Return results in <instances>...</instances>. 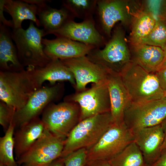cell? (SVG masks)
<instances>
[{
	"instance_id": "obj_41",
	"label": "cell",
	"mask_w": 166,
	"mask_h": 166,
	"mask_svg": "<svg viewBox=\"0 0 166 166\" xmlns=\"http://www.w3.org/2000/svg\"><path fill=\"white\" fill-rule=\"evenodd\" d=\"M0 166H6L4 164L0 163Z\"/></svg>"
},
{
	"instance_id": "obj_26",
	"label": "cell",
	"mask_w": 166,
	"mask_h": 166,
	"mask_svg": "<svg viewBox=\"0 0 166 166\" xmlns=\"http://www.w3.org/2000/svg\"><path fill=\"white\" fill-rule=\"evenodd\" d=\"M97 1L95 0H65L62 1V5L74 18L84 20L93 18Z\"/></svg>"
},
{
	"instance_id": "obj_21",
	"label": "cell",
	"mask_w": 166,
	"mask_h": 166,
	"mask_svg": "<svg viewBox=\"0 0 166 166\" xmlns=\"http://www.w3.org/2000/svg\"><path fill=\"white\" fill-rule=\"evenodd\" d=\"M134 5H130L131 16V31L129 42L131 45L140 43L153 29L156 18L152 13L149 10Z\"/></svg>"
},
{
	"instance_id": "obj_36",
	"label": "cell",
	"mask_w": 166,
	"mask_h": 166,
	"mask_svg": "<svg viewBox=\"0 0 166 166\" xmlns=\"http://www.w3.org/2000/svg\"><path fill=\"white\" fill-rule=\"evenodd\" d=\"M49 166H65L64 158L59 157L54 160Z\"/></svg>"
},
{
	"instance_id": "obj_19",
	"label": "cell",
	"mask_w": 166,
	"mask_h": 166,
	"mask_svg": "<svg viewBox=\"0 0 166 166\" xmlns=\"http://www.w3.org/2000/svg\"><path fill=\"white\" fill-rule=\"evenodd\" d=\"M45 129L43 122L38 117L18 127L14 131V154L16 161L31 148Z\"/></svg>"
},
{
	"instance_id": "obj_10",
	"label": "cell",
	"mask_w": 166,
	"mask_h": 166,
	"mask_svg": "<svg viewBox=\"0 0 166 166\" xmlns=\"http://www.w3.org/2000/svg\"><path fill=\"white\" fill-rule=\"evenodd\" d=\"M64 101L74 102L79 105L80 121L110 112V101L106 81L93 84L89 89L66 96Z\"/></svg>"
},
{
	"instance_id": "obj_3",
	"label": "cell",
	"mask_w": 166,
	"mask_h": 166,
	"mask_svg": "<svg viewBox=\"0 0 166 166\" xmlns=\"http://www.w3.org/2000/svg\"><path fill=\"white\" fill-rule=\"evenodd\" d=\"M120 74L132 102L142 103L164 98L155 73H149L131 62Z\"/></svg>"
},
{
	"instance_id": "obj_38",
	"label": "cell",
	"mask_w": 166,
	"mask_h": 166,
	"mask_svg": "<svg viewBox=\"0 0 166 166\" xmlns=\"http://www.w3.org/2000/svg\"><path fill=\"white\" fill-rule=\"evenodd\" d=\"M161 11V17H162L166 14V0L164 2L162 6Z\"/></svg>"
},
{
	"instance_id": "obj_33",
	"label": "cell",
	"mask_w": 166,
	"mask_h": 166,
	"mask_svg": "<svg viewBox=\"0 0 166 166\" xmlns=\"http://www.w3.org/2000/svg\"><path fill=\"white\" fill-rule=\"evenodd\" d=\"M151 166H166V149L162 150L159 158Z\"/></svg>"
},
{
	"instance_id": "obj_1",
	"label": "cell",
	"mask_w": 166,
	"mask_h": 166,
	"mask_svg": "<svg viewBox=\"0 0 166 166\" xmlns=\"http://www.w3.org/2000/svg\"><path fill=\"white\" fill-rule=\"evenodd\" d=\"M113 123L110 112L80 121L64 140L60 157L64 158L79 149L90 148L98 141Z\"/></svg>"
},
{
	"instance_id": "obj_22",
	"label": "cell",
	"mask_w": 166,
	"mask_h": 166,
	"mask_svg": "<svg viewBox=\"0 0 166 166\" xmlns=\"http://www.w3.org/2000/svg\"><path fill=\"white\" fill-rule=\"evenodd\" d=\"M9 27L0 23V71H21L24 68L19 61Z\"/></svg>"
},
{
	"instance_id": "obj_12",
	"label": "cell",
	"mask_w": 166,
	"mask_h": 166,
	"mask_svg": "<svg viewBox=\"0 0 166 166\" xmlns=\"http://www.w3.org/2000/svg\"><path fill=\"white\" fill-rule=\"evenodd\" d=\"M95 12L99 26L98 31L102 35L103 33L110 38L117 22H121L124 25L131 23L130 3L128 1L97 0Z\"/></svg>"
},
{
	"instance_id": "obj_18",
	"label": "cell",
	"mask_w": 166,
	"mask_h": 166,
	"mask_svg": "<svg viewBox=\"0 0 166 166\" xmlns=\"http://www.w3.org/2000/svg\"><path fill=\"white\" fill-rule=\"evenodd\" d=\"M131 61L146 71L155 73L160 67L165 52L161 48L148 45H131Z\"/></svg>"
},
{
	"instance_id": "obj_39",
	"label": "cell",
	"mask_w": 166,
	"mask_h": 166,
	"mask_svg": "<svg viewBox=\"0 0 166 166\" xmlns=\"http://www.w3.org/2000/svg\"><path fill=\"white\" fill-rule=\"evenodd\" d=\"M165 57H164V60L163 61V62L160 68L162 67L166 66V50L165 51Z\"/></svg>"
},
{
	"instance_id": "obj_35",
	"label": "cell",
	"mask_w": 166,
	"mask_h": 166,
	"mask_svg": "<svg viewBox=\"0 0 166 166\" xmlns=\"http://www.w3.org/2000/svg\"><path fill=\"white\" fill-rule=\"evenodd\" d=\"M23 1L30 4L35 5L38 7L44 4L47 3L49 2H50V1L45 0H23Z\"/></svg>"
},
{
	"instance_id": "obj_32",
	"label": "cell",
	"mask_w": 166,
	"mask_h": 166,
	"mask_svg": "<svg viewBox=\"0 0 166 166\" xmlns=\"http://www.w3.org/2000/svg\"><path fill=\"white\" fill-rule=\"evenodd\" d=\"M5 0H0V23L4 25L12 28L13 24L12 20H7L4 17L3 12Z\"/></svg>"
},
{
	"instance_id": "obj_40",
	"label": "cell",
	"mask_w": 166,
	"mask_h": 166,
	"mask_svg": "<svg viewBox=\"0 0 166 166\" xmlns=\"http://www.w3.org/2000/svg\"><path fill=\"white\" fill-rule=\"evenodd\" d=\"M160 17L166 22V14Z\"/></svg>"
},
{
	"instance_id": "obj_28",
	"label": "cell",
	"mask_w": 166,
	"mask_h": 166,
	"mask_svg": "<svg viewBox=\"0 0 166 166\" xmlns=\"http://www.w3.org/2000/svg\"><path fill=\"white\" fill-rule=\"evenodd\" d=\"M161 48L166 50V22L161 17L156 18L155 25L140 43Z\"/></svg>"
},
{
	"instance_id": "obj_14",
	"label": "cell",
	"mask_w": 166,
	"mask_h": 166,
	"mask_svg": "<svg viewBox=\"0 0 166 166\" xmlns=\"http://www.w3.org/2000/svg\"><path fill=\"white\" fill-rule=\"evenodd\" d=\"M53 34L57 37H63L97 48L105 45L104 37L95 26L93 18L77 22L71 20L59 29L45 33V36Z\"/></svg>"
},
{
	"instance_id": "obj_42",
	"label": "cell",
	"mask_w": 166,
	"mask_h": 166,
	"mask_svg": "<svg viewBox=\"0 0 166 166\" xmlns=\"http://www.w3.org/2000/svg\"><path fill=\"white\" fill-rule=\"evenodd\" d=\"M143 166H151V165H148L146 164H144V165H143Z\"/></svg>"
},
{
	"instance_id": "obj_16",
	"label": "cell",
	"mask_w": 166,
	"mask_h": 166,
	"mask_svg": "<svg viewBox=\"0 0 166 166\" xmlns=\"http://www.w3.org/2000/svg\"><path fill=\"white\" fill-rule=\"evenodd\" d=\"M44 51L51 60H62L86 56L96 47L63 37L42 38Z\"/></svg>"
},
{
	"instance_id": "obj_37",
	"label": "cell",
	"mask_w": 166,
	"mask_h": 166,
	"mask_svg": "<svg viewBox=\"0 0 166 166\" xmlns=\"http://www.w3.org/2000/svg\"><path fill=\"white\" fill-rule=\"evenodd\" d=\"M161 125L164 134V139L162 145L161 150L166 149V118L161 123Z\"/></svg>"
},
{
	"instance_id": "obj_25",
	"label": "cell",
	"mask_w": 166,
	"mask_h": 166,
	"mask_svg": "<svg viewBox=\"0 0 166 166\" xmlns=\"http://www.w3.org/2000/svg\"><path fill=\"white\" fill-rule=\"evenodd\" d=\"M108 161L112 166H143L145 164L142 154L134 141Z\"/></svg>"
},
{
	"instance_id": "obj_29",
	"label": "cell",
	"mask_w": 166,
	"mask_h": 166,
	"mask_svg": "<svg viewBox=\"0 0 166 166\" xmlns=\"http://www.w3.org/2000/svg\"><path fill=\"white\" fill-rule=\"evenodd\" d=\"M87 149L76 150L64 158L65 166H84L87 162Z\"/></svg>"
},
{
	"instance_id": "obj_2",
	"label": "cell",
	"mask_w": 166,
	"mask_h": 166,
	"mask_svg": "<svg viewBox=\"0 0 166 166\" xmlns=\"http://www.w3.org/2000/svg\"><path fill=\"white\" fill-rule=\"evenodd\" d=\"M43 29L36 27L32 21L26 29H12V38L16 47L19 61L24 68L33 69L45 66L51 60L46 55L42 43Z\"/></svg>"
},
{
	"instance_id": "obj_7",
	"label": "cell",
	"mask_w": 166,
	"mask_h": 166,
	"mask_svg": "<svg viewBox=\"0 0 166 166\" xmlns=\"http://www.w3.org/2000/svg\"><path fill=\"white\" fill-rule=\"evenodd\" d=\"M133 141V132L124 122L113 123L98 141L87 149V162L108 161Z\"/></svg>"
},
{
	"instance_id": "obj_43",
	"label": "cell",
	"mask_w": 166,
	"mask_h": 166,
	"mask_svg": "<svg viewBox=\"0 0 166 166\" xmlns=\"http://www.w3.org/2000/svg\"><path fill=\"white\" fill-rule=\"evenodd\" d=\"M164 98L165 99H166V94H165L164 95Z\"/></svg>"
},
{
	"instance_id": "obj_34",
	"label": "cell",
	"mask_w": 166,
	"mask_h": 166,
	"mask_svg": "<svg viewBox=\"0 0 166 166\" xmlns=\"http://www.w3.org/2000/svg\"><path fill=\"white\" fill-rule=\"evenodd\" d=\"M84 166H112L109 161L105 160H95L87 161Z\"/></svg>"
},
{
	"instance_id": "obj_27",
	"label": "cell",
	"mask_w": 166,
	"mask_h": 166,
	"mask_svg": "<svg viewBox=\"0 0 166 166\" xmlns=\"http://www.w3.org/2000/svg\"><path fill=\"white\" fill-rule=\"evenodd\" d=\"M15 129L12 121L4 135L0 138V163L6 166H18L14 157Z\"/></svg>"
},
{
	"instance_id": "obj_23",
	"label": "cell",
	"mask_w": 166,
	"mask_h": 166,
	"mask_svg": "<svg viewBox=\"0 0 166 166\" xmlns=\"http://www.w3.org/2000/svg\"><path fill=\"white\" fill-rule=\"evenodd\" d=\"M38 7L22 0H5L4 11L9 14L12 18V29L22 28V22L29 20L39 27L41 25L36 17Z\"/></svg>"
},
{
	"instance_id": "obj_8",
	"label": "cell",
	"mask_w": 166,
	"mask_h": 166,
	"mask_svg": "<svg viewBox=\"0 0 166 166\" xmlns=\"http://www.w3.org/2000/svg\"><path fill=\"white\" fill-rule=\"evenodd\" d=\"M166 118V99L142 103L131 101L124 113V121L132 130L155 126Z\"/></svg>"
},
{
	"instance_id": "obj_20",
	"label": "cell",
	"mask_w": 166,
	"mask_h": 166,
	"mask_svg": "<svg viewBox=\"0 0 166 166\" xmlns=\"http://www.w3.org/2000/svg\"><path fill=\"white\" fill-rule=\"evenodd\" d=\"M30 69L39 88L45 81L53 85L57 82L68 81L75 88L76 82L70 69L60 60H51L45 66Z\"/></svg>"
},
{
	"instance_id": "obj_11",
	"label": "cell",
	"mask_w": 166,
	"mask_h": 166,
	"mask_svg": "<svg viewBox=\"0 0 166 166\" xmlns=\"http://www.w3.org/2000/svg\"><path fill=\"white\" fill-rule=\"evenodd\" d=\"M62 84L42 86L37 90L22 109L15 111L12 122L18 128L38 117L50 103L60 98L64 90Z\"/></svg>"
},
{
	"instance_id": "obj_5",
	"label": "cell",
	"mask_w": 166,
	"mask_h": 166,
	"mask_svg": "<svg viewBox=\"0 0 166 166\" xmlns=\"http://www.w3.org/2000/svg\"><path fill=\"white\" fill-rule=\"evenodd\" d=\"M105 45L102 49L96 48L92 49L87 57L108 71L120 74L132 62L123 29L120 26L114 29L110 39Z\"/></svg>"
},
{
	"instance_id": "obj_9",
	"label": "cell",
	"mask_w": 166,
	"mask_h": 166,
	"mask_svg": "<svg viewBox=\"0 0 166 166\" xmlns=\"http://www.w3.org/2000/svg\"><path fill=\"white\" fill-rule=\"evenodd\" d=\"M64 140L45 128L41 136L16 162L18 166H49L60 157Z\"/></svg>"
},
{
	"instance_id": "obj_15",
	"label": "cell",
	"mask_w": 166,
	"mask_h": 166,
	"mask_svg": "<svg viewBox=\"0 0 166 166\" xmlns=\"http://www.w3.org/2000/svg\"><path fill=\"white\" fill-rule=\"evenodd\" d=\"M132 131L134 141L140 149L145 164L151 166L162 151L165 136L161 124Z\"/></svg>"
},
{
	"instance_id": "obj_13",
	"label": "cell",
	"mask_w": 166,
	"mask_h": 166,
	"mask_svg": "<svg viewBox=\"0 0 166 166\" xmlns=\"http://www.w3.org/2000/svg\"><path fill=\"white\" fill-rule=\"evenodd\" d=\"M61 60L72 73L77 92L86 89V85L89 83L106 81L109 71L90 61L86 56Z\"/></svg>"
},
{
	"instance_id": "obj_17",
	"label": "cell",
	"mask_w": 166,
	"mask_h": 166,
	"mask_svg": "<svg viewBox=\"0 0 166 166\" xmlns=\"http://www.w3.org/2000/svg\"><path fill=\"white\" fill-rule=\"evenodd\" d=\"M106 81L113 122L118 123L123 122L124 110L131 101L120 74L109 71Z\"/></svg>"
},
{
	"instance_id": "obj_4",
	"label": "cell",
	"mask_w": 166,
	"mask_h": 166,
	"mask_svg": "<svg viewBox=\"0 0 166 166\" xmlns=\"http://www.w3.org/2000/svg\"><path fill=\"white\" fill-rule=\"evenodd\" d=\"M39 88L30 70L0 71V99L15 111L23 108Z\"/></svg>"
},
{
	"instance_id": "obj_31",
	"label": "cell",
	"mask_w": 166,
	"mask_h": 166,
	"mask_svg": "<svg viewBox=\"0 0 166 166\" xmlns=\"http://www.w3.org/2000/svg\"><path fill=\"white\" fill-rule=\"evenodd\" d=\"M155 73L165 95L166 94V66L160 68Z\"/></svg>"
},
{
	"instance_id": "obj_24",
	"label": "cell",
	"mask_w": 166,
	"mask_h": 166,
	"mask_svg": "<svg viewBox=\"0 0 166 166\" xmlns=\"http://www.w3.org/2000/svg\"><path fill=\"white\" fill-rule=\"evenodd\" d=\"M38 7L37 15L41 26L43 27L45 33L59 29L74 18L62 6L60 9H57L45 3Z\"/></svg>"
},
{
	"instance_id": "obj_30",
	"label": "cell",
	"mask_w": 166,
	"mask_h": 166,
	"mask_svg": "<svg viewBox=\"0 0 166 166\" xmlns=\"http://www.w3.org/2000/svg\"><path fill=\"white\" fill-rule=\"evenodd\" d=\"M15 110L5 103L0 101V124L6 132L12 121Z\"/></svg>"
},
{
	"instance_id": "obj_6",
	"label": "cell",
	"mask_w": 166,
	"mask_h": 166,
	"mask_svg": "<svg viewBox=\"0 0 166 166\" xmlns=\"http://www.w3.org/2000/svg\"><path fill=\"white\" fill-rule=\"evenodd\" d=\"M80 109L77 103L64 101L49 104L41 119L45 128L54 135L65 140L80 121Z\"/></svg>"
}]
</instances>
